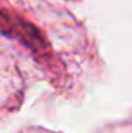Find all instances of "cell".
I'll return each mask as SVG.
<instances>
[{
    "label": "cell",
    "instance_id": "6da1fadb",
    "mask_svg": "<svg viewBox=\"0 0 132 133\" xmlns=\"http://www.w3.org/2000/svg\"><path fill=\"white\" fill-rule=\"evenodd\" d=\"M23 77L11 56L0 54V115L17 110L22 104Z\"/></svg>",
    "mask_w": 132,
    "mask_h": 133
}]
</instances>
